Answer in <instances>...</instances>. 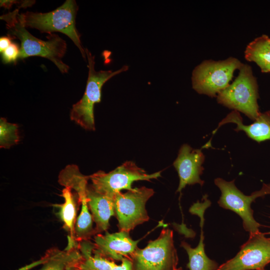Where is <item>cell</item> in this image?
Masks as SVG:
<instances>
[{
	"label": "cell",
	"mask_w": 270,
	"mask_h": 270,
	"mask_svg": "<svg viewBox=\"0 0 270 270\" xmlns=\"http://www.w3.org/2000/svg\"><path fill=\"white\" fill-rule=\"evenodd\" d=\"M0 19L6 22L8 36L16 38L20 41L18 58L42 56L54 62L62 73L68 72V66L62 60L66 50V44L58 35L50 34L46 41L34 36L26 30L17 9L3 14Z\"/></svg>",
	"instance_id": "obj_1"
},
{
	"label": "cell",
	"mask_w": 270,
	"mask_h": 270,
	"mask_svg": "<svg viewBox=\"0 0 270 270\" xmlns=\"http://www.w3.org/2000/svg\"><path fill=\"white\" fill-rule=\"evenodd\" d=\"M78 6L75 0H67L55 10L46 13L26 12L20 14L26 27L35 28L48 34L60 32L68 36L78 48L83 58H86L80 34L76 27V17Z\"/></svg>",
	"instance_id": "obj_2"
},
{
	"label": "cell",
	"mask_w": 270,
	"mask_h": 270,
	"mask_svg": "<svg viewBox=\"0 0 270 270\" xmlns=\"http://www.w3.org/2000/svg\"><path fill=\"white\" fill-rule=\"evenodd\" d=\"M232 84L216 96L218 104L241 112L254 121L259 116L258 85L251 66L243 64Z\"/></svg>",
	"instance_id": "obj_3"
},
{
	"label": "cell",
	"mask_w": 270,
	"mask_h": 270,
	"mask_svg": "<svg viewBox=\"0 0 270 270\" xmlns=\"http://www.w3.org/2000/svg\"><path fill=\"white\" fill-rule=\"evenodd\" d=\"M88 62V74L86 86L82 98L72 106L70 113L72 120L88 130H95L94 107L100 102L101 90L104 84L112 76L128 70L124 66L116 70L96 71L94 68V56L87 49H84Z\"/></svg>",
	"instance_id": "obj_4"
},
{
	"label": "cell",
	"mask_w": 270,
	"mask_h": 270,
	"mask_svg": "<svg viewBox=\"0 0 270 270\" xmlns=\"http://www.w3.org/2000/svg\"><path fill=\"white\" fill-rule=\"evenodd\" d=\"M242 64L238 59L234 57L220 60H205L192 72V88L200 94L216 97L230 84L234 71L239 70Z\"/></svg>",
	"instance_id": "obj_5"
},
{
	"label": "cell",
	"mask_w": 270,
	"mask_h": 270,
	"mask_svg": "<svg viewBox=\"0 0 270 270\" xmlns=\"http://www.w3.org/2000/svg\"><path fill=\"white\" fill-rule=\"evenodd\" d=\"M130 258L133 270H176L178 258L172 230L164 228L157 238L144 248H137Z\"/></svg>",
	"instance_id": "obj_6"
},
{
	"label": "cell",
	"mask_w": 270,
	"mask_h": 270,
	"mask_svg": "<svg viewBox=\"0 0 270 270\" xmlns=\"http://www.w3.org/2000/svg\"><path fill=\"white\" fill-rule=\"evenodd\" d=\"M234 182V180L227 182L222 178L214 180L215 184L222 193L218 204L220 207L237 214L242 220L244 228L250 234L256 232L260 231V224L254 218L250 205L256 198L270 194V184L264 183L260 190L246 196L238 189Z\"/></svg>",
	"instance_id": "obj_7"
},
{
	"label": "cell",
	"mask_w": 270,
	"mask_h": 270,
	"mask_svg": "<svg viewBox=\"0 0 270 270\" xmlns=\"http://www.w3.org/2000/svg\"><path fill=\"white\" fill-rule=\"evenodd\" d=\"M154 193L152 188L142 186L114 194L115 216L119 231L130 232L137 226L149 220L146 204Z\"/></svg>",
	"instance_id": "obj_8"
},
{
	"label": "cell",
	"mask_w": 270,
	"mask_h": 270,
	"mask_svg": "<svg viewBox=\"0 0 270 270\" xmlns=\"http://www.w3.org/2000/svg\"><path fill=\"white\" fill-rule=\"evenodd\" d=\"M160 173L161 172H158L148 174L134 162L127 161L109 172L99 170L89 177L91 184L96 191L114 196L122 190H132V184L134 182L156 179L161 176Z\"/></svg>",
	"instance_id": "obj_9"
},
{
	"label": "cell",
	"mask_w": 270,
	"mask_h": 270,
	"mask_svg": "<svg viewBox=\"0 0 270 270\" xmlns=\"http://www.w3.org/2000/svg\"><path fill=\"white\" fill-rule=\"evenodd\" d=\"M270 263V238L260 231L250 234L236 255L217 270H264Z\"/></svg>",
	"instance_id": "obj_10"
},
{
	"label": "cell",
	"mask_w": 270,
	"mask_h": 270,
	"mask_svg": "<svg viewBox=\"0 0 270 270\" xmlns=\"http://www.w3.org/2000/svg\"><path fill=\"white\" fill-rule=\"evenodd\" d=\"M93 250L110 260L120 261L130 257L138 247L140 240H133L129 232L119 231L114 233L97 234L94 236Z\"/></svg>",
	"instance_id": "obj_11"
},
{
	"label": "cell",
	"mask_w": 270,
	"mask_h": 270,
	"mask_svg": "<svg viewBox=\"0 0 270 270\" xmlns=\"http://www.w3.org/2000/svg\"><path fill=\"white\" fill-rule=\"evenodd\" d=\"M204 160V156L200 150L193 149L187 144L180 147L173 164L180 180L176 192H180L186 185L204 184L200 176L204 170L202 166Z\"/></svg>",
	"instance_id": "obj_12"
},
{
	"label": "cell",
	"mask_w": 270,
	"mask_h": 270,
	"mask_svg": "<svg viewBox=\"0 0 270 270\" xmlns=\"http://www.w3.org/2000/svg\"><path fill=\"white\" fill-rule=\"evenodd\" d=\"M86 195L88 208L96 224V234L107 231L110 218L115 216L114 196L98 192L91 184L87 186Z\"/></svg>",
	"instance_id": "obj_13"
},
{
	"label": "cell",
	"mask_w": 270,
	"mask_h": 270,
	"mask_svg": "<svg viewBox=\"0 0 270 270\" xmlns=\"http://www.w3.org/2000/svg\"><path fill=\"white\" fill-rule=\"evenodd\" d=\"M90 240L78 243L82 258L77 263L78 270H133L131 258H124L119 265L108 260L93 250Z\"/></svg>",
	"instance_id": "obj_14"
},
{
	"label": "cell",
	"mask_w": 270,
	"mask_h": 270,
	"mask_svg": "<svg viewBox=\"0 0 270 270\" xmlns=\"http://www.w3.org/2000/svg\"><path fill=\"white\" fill-rule=\"evenodd\" d=\"M242 121L240 112L233 110L220 122L212 134H214L222 125L234 123L236 124L234 129L236 132H244L250 138L258 142L270 140V110L260 112L258 118L250 124L245 125Z\"/></svg>",
	"instance_id": "obj_15"
},
{
	"label": "cell",
	"mask_w": 270,
	"mask_h": 270,
	"mask_svg": "<svg viewBox=\"0 0 270 270\" xmlns=\"http://www.w3.org/2000/svg\"><path fill=\"white\" fill-rule=\"evenodd\" d=\"M72 190L69 187H65L61 194L64 199V203L54 204L53 206L59 209L58 215L64 224V228L70 232L68 240L76 243L74 228L77 219V202L79 203L76 193L73 194Z\"/></svg>",
	"instance_id": "obj_16"
},
{
	"label": "cell",
	"mask_w": 270,
	"mask_h": 270,
	"mask_svg": "<svg viewBox=\"0 0 270 270\" xmlns=\"http://www.w3.org/2000/svg\"><path fill=\"white\" fill-rule=\"evenodd\" d=\"M246 60L255 62L262 72H270V38L266 34L254 38L244 51Z\"/></svg>",
	"instance_id": "obj_17"
},
{
	"label": "cell",
	"mask_w": 270,
	"mask_h": 270,
	"mask_svg": "<svg viewBox=\"0 0 270 270\" xmlns=\"http://www.w3.org/2000/svg\"><path fill=\"white\" fill-rule=\"evenodd\" d=\"M82 258V255L78 248V243L76 245L68 244L64 250L52 248L50 257L38 270H66L69 266L76 262Z\"/></svg>",
	"instance_id": "obj_18"
},
{
	"label": "cell",
	"mask_w": 270,
	"mask_h": 270,
	"mask_svg": "<svg viewBox=\"0 0 270 270\" xmlns=\"http://www.w3.org/2000/svg\"><path fill=\"white\" fill-rule=\"evenodd\" d=\"M203 228H201L200 240L198 246L192 248L187 242H182L181 246L186 250L189 258L187 268L190 270H217L218 264L209 258L204 248Z\"/></svg>",
	"instance_id": "obj_19"
},
{
	"label": "cell",
	"mask_w": 270,
	"mask_h": 270,
	"mask_svg": "<svg viewBox=\"0 0 270 270\" xmlns=\"http://www.w3.org/2000/svg\"><path fill=\"white\" fill-rule=\"evenodd\" d=\"M20 138L18 134V126L8 122L6 119L1 118L0 120V146L8 148L18 143Z\"/></svg>",
	"instance_id": "obj_20"
},
{
	"label": "cell",
	"mask_w": 270,
	"mask_h": 270,
	"mask_svg": "<svg viewBox=\"0 0 270 270\" xmlns=\"http://www.w3.org/2000/svg\"><path fill=\"white\" fill-rule=\"evenodd\" d=\"M20 50L18 44L12 42L10 46L2 52V62L7 64L15 62L18 58Z\"/></svg>",
	"instance_id": "obj_21"
},
{
	"label": "cell",
	"mask_w": 270,
	"mask_h": 270,
	"mask_svg": "<svg viewBox=\"0 0 270 270\" xmlns=\"http://www.w3.org/2000/svg\"><path fill=\"white\" fill-rule=\"evenodd\" d=\"M52 253V248L48 250L45 254L42 256L38 260L32 262V263L26 264L17 270H30L34 267L40 264H43L46 262L50 257Z\"/></svg>",
	"instance_id": "obj_22"
},
{
	"label": "cell",
	"mask_w": 270,
	"mask_h": 270,
	"mask_svg": "<svg viewBox=\"0 0 270 270\" xmlns=\"http://www.w3.org/2000/svg\"><path fill=\"white\" fill-rule=\"evenodd\" d=\"M11 38L9 36H2L0 38V51L2 52L12 44Z\"/></svg>",
	"instance_id": "obj_23"
},
{
	"label": "cell",
	"mask_w": 270,
	"mask_h": 270,
	"mask_svg": "<svg viewBox=\"0 0 270 270\" xmlns=\"http://www.w3.org/2000/svg\"><path fill=\"white\" fill-rule=\"evenodd\" d=\"M78 262H76L74 263V264L69 266L68 268L66 269V270H78V267H77V266H76L77 263Z\"/></svg>",
	"instance_id": "obj_24"
},
{
	"label": "cell",
	"mask_w": 270,
	"mask_h": 270,
	"mask_svg": "<svg viewBox=\"0 0 270 270\" xmlns=\"http://www.w3.org/2000/svg\"><path fill=\"white\" fill-rule=\"evenodd\" d=\"M176 270H182V268H177Z\"/></svg>",
	"instance_id": "obj_25"
}]
</instances>
